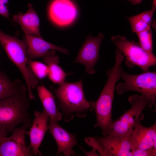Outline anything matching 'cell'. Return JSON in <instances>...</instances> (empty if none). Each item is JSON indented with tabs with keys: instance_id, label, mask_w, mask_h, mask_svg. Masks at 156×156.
Returning a JSON list of instances; mask_svg holds the SVG:
<instances>
[{
	"instance_id": "cb8c5ba5",
	"label": "cell",
	"mask_w": 156,
	"mask_h": 156,
	"mask_svg": "<svg viewBox=\"0 0 156 156\" xmlns=\"http://www.w3.org/2000/svg\"><path fill=\"white\" fill-rule=\"evenodd\" d=\"M9 0H0V15L4 17L9 18V13L8 5Z\"/></svg>"
},
{
	"instance_id": "7c38bea8",
	"label": "cell",
	"mask_w": 156,
	"mask_h": 156,
	"mask_svg": "<svg viewBox=\"0 0 156 156\" xmlns=\"http://www.w3.org/2000/svg\"><path fill=\"white\" fill-rule=\"evenodd\" d=\"M34 118L30 130L27 134L29 135L30 146L34 155H40L39 148L45 133L49 130V116L43 109L42 112L36 111Z\"/></svg>"
},
{
	"instance_id": "603a6c76",
	"label": "cell",
	"mask_w": 156,
	"mask_h": 156,
	"mask_svg": "<svg viewBox=\"0 0 156 156\" xmlns=\"http://www.w3.org/2000/svg\"><path fill=\"white\" fill-rule=\"evenodd\" d=\"M132 156H155L156 149L154 148L146 150H137L131 151Z\"/></svg>"
},
{
	"instance_id": "7402d4cb",
	"label": "cell",
	"mask_w": 156,
	"mask_h": 156,
	"mask_svg": "<svg viewBox=\"0 0 156 156\" xmlns=\"http://www.w3.org/2000/svg\"><path fill=\"white\" fill-rule=\"evenodd\" d=\"M84 140L88 145L97 151L99 155L107 156L103 147L94 137H86L85 138Z\"/></svg>"
},
{
	"instance_id": "44dd1931",
	"label": "cell",
	"mask_w": 156,
	"mask_h": 156,
	"mask_svg": "<svg viewBox=\"0 0 156 156\" xmlns=\"http://www.w3.org/2000/svg\"><path fill=\"white\" fill-rule=\"evenodd\" d=\"M28 65L34 74L38 79H42L48 76V66L40 62L28 60Z\"/></svg>"
},
{
	"instance_id": "484cf974",
	"label": "cell",
	"mask_w": 156,
	"mask_h": 156,
	"mask_svg": "<svg viewBox=\"0 0 156 156\" xmlns=\"http://www.w3.org/2000/svg\"><path fill=\"white\" fill-rule=\"evenodd\" d=\"M8 133L0 128V144L4 139L7 136Z\"/></svg>"
},
{
	"instance_id": "ba28073f",
	"label": "cell",
	"mask_w": 156,
	"mask_h": 156,
	"mask_svg": "<svg viewBox=\"0 0 156 156\" xmlns=\"http://www.w3.org/2000/svg\"><path fill=\"white\" fill-rule=\"evenodd\" d=\"M104 38V35L101 32L95 37L90 34L74 61L84 65L88 74L93 75L95 73V66L99 60L100 47Z\"/></svg>"
},
{
	"instance_id": "6da1fadb",
	"label": "cell",
	"mask_w": 156,
	"mask_h": 156,
	"mask_svg": "<svg viewBox=\"0 0 156 156\" xmlns=\"http://www.w3.org/2000/svg\"><path fill=\"white\" fill-rule=\"evenodd\" d=\"M53 92L57 99V108L66 122L72 120L75 116L84 118L94 109V102L85 98L81 80L75 83L64 81Z\"/></svg>"
},
{
	"instance_id": "d4e9b609",
	"label": "cell",
	"mask_w": 156,
	"mask_h": 156,
	"mask_svg": "<svg viewBox=\"0 0 156 156\" xmlns=\"http://www.w3.org/2000/svg\"><path fill=\"white\" fill-rule=\"evenodd\" d=\"M83 151L84 153L86 156H99V154L96 153V151L94 149L92 148V150L89 152H87L84 151L81 147H79Z\"/></svg>"
},
{
	"instance_id": "8fae6325",
	"label": "cell",
	"mask_w": 156,
	"mask_h": 156,
	"mask_svg": "<svg viewBox=\"0 0 156 156\" xmlns=\"http://www.w3.org/2000/svg\"><path fill=\"white\" fill-rule=\"evenodd\" d=\"M48 128L57 147V154L62 153L65 156H74V147L77 145L76 135L71 133L60 125L58 122L49 118Z\"/></svg>"
},
{
	"instance_id": "3957f363",
	"label": "cell",
	"mask_w": 156,
	"mask_h": 156,
	"mask_svg": "<svg viewBox=\"0 0 156 156\" xmlns=\"http://www.w3.org/2000/svg\"><path fill=\"white\" fill-rule=\"evenodd\" d=\"M26 93L0 100V128L8 133L21 124L31 122Z\"/></svg>"
},
{
	"instance_id": "d6986e66",
	"label": "cell",
	"mask_w": 156,
	"mask_h": 156,
	"mask_svg": "<svg viewBox=\"0 0 156 156\" xmlns=\"http://www.w3.org/2000/svg\"><path fill=\"white\" fill-rule=\"evenodd\" d=\"M155 9L156 7H152L150 10L128 17L132 31L137 34L151 27Z\"/></svg>"
},
{
	"instance_id": "83f0119b",
	"label": "cell",
	"mask_w": 156,
	"mask_h": 156,
	"mask_svg": "<svg viewBox=\"0 0 156 156\" xmlns=\"http://www.w3.org/2000/svg\"><path fill=\"white\" fill-rule=\"evenodd\" d=\"M152 7H156V0H152Z\"/></svg>"
},
{
	"instance_id": "e0dca14e",
	"label": "cell",
	"mask_w": 156,
	"mask_h": 156,
	"mask_svg": "<svg viewBox=\"0 0 156 156\" xmlns=\"http://www.w3.org/2000/svg\"><path fill=\"white\" fill-rule=\"evenodd\" d=\"M39 98L49 118L58 122L62 118L61 113L56 105L55 97L45 86H37L36 87Z\"/></svg>"
},
{
	"instance_id": "f1b7e54d",
	"label": "cell",
	"mask_w": 156,
	"mask_h": 156,
	"mask_svg": "<svg viewBox=\"0 0 156 156\" xmlns=\"http://www.w3.org/2000/svg\"></svg>"
},
{
	"instance_id": "ffe728a7",
	"label": "cell",
	"mask_w": 156,
	"mask_h": 156,
	"mask_svg": "<svg viewBox=\"0 0 156 156\" xmlns=\"http://www.w3.org/2000/svg\"><path fill=\"white\" fill-rule=\"evenodd\" d=\"M139 43L142 48L147 52L153 53L152 33L151 27L137 34Z\"/></svg>"
},
{
	"instance_id": "2e32d148",
	"label": "cell",
	"mask_w": 156,
	"mask_h": 156,
	"mask_svg": "<svg viewBox=\"0 0 156 156\" xmlns=\"http://www.w3.org/2000/svg\"><path fill=\"white\" fill-rule=\"evenodd\" d=\"M27 92V88L19 79L12 80L0 69V100Z\"/></svg>"
},
{
	"instance_id": "4316f807",
	"label": "cell",
	"mask_w": 156,
	"mask_h": 156,
	"mask_svg": "<svg viewBox=\"0 0 156 156\" xmlns=\"http://www.w3.org/2000/svg\"><path fill=\"white\" fill-rule=\"evenodd\" d=\"M131 2L133 5L138 4L140 3L143 0H127Z\"/></svg>"
},
{
	"instance_id": "7a4b0ae2",
	"label": "cell",
	"mask_w": 156,
	"mask_h": 156,
	"mask_svg": "<svg viewBox=\"0 0 156 156\" xmlns=\"http://www.w3.org/2000/svg\"><path fill=\"white\" fill-rule=\"evenodd\" d=\"M121 62L116 60L114 65L107 70L108 78L98 98L94 102V109L96 115L95 128H99L103 136L107 135L113 120L112 109L117 82L121 79L120 70Z\"/></svg>"
},
{
	"instance_id": "30bf717a",
	"label": "cell",
	"mask_w": 156,
	"mask_h": 156,
	"mask_svg": "<svg viewBox=\"0 0 156 156\" xmlns=\"http://www.w3.org/2000/svg\"><path fill=\"white\" fill-rule=\"evenodd\" d=\"M77 13V8L71 0H53L48 7L50 20L58 26H66L72 24Z\"/></svg>"
},
{
	"instance_id": "5bb4252c",
	"label": "cell",
	"mask_w": 156,
	"mask_h": 156,
	"mask_svg": "<svg viewBox=\"0 0 156 156\" xmlns=\"http://www.w3.org/2000/svg\"><path fill=\"white\" fill-rule=\"evenodd\" d=\"M27 45L26 55L28 59L43 57L51 50H56L65 54L68 51L66 49L56 46L43 39L42 38L24 33Z\"/></svg>"
},
{
	"instance_id": "ac0fdd59",
	"label": "cell",
	"mask_w": 156,
	"mask_h": 156,
	"mask_svg": "<svg viewBox=\"0 0 156 156\" xmlns=\"http://www.w3.org/2000/svg\"><path fill=\"white\" fill-rule=\"evenodd\" d=\"M43 58L49 68L48 76L50 79L59 85L64 82L67 74L58 65L59 58L55 54V50H51Z\"/></svg>"
},
{
	"instance_id": "9c48e42d",
	"label": "cell",
	"mask_w": 156,
	"mask_h": 156,
	"mask_svg": "<svg viewBox=\"0 0 156 156\" xmlns=\"http://www.w3.org/2000/svg\"><path fill=\"white\" fill-rule=\"evenodd\" d=\"M144 118L142 113L135 124L130 139L131 151L156 149V123L150 127H144L141 122Z\"/></svg>"
},
{
	"instance_id": "277c9868",
	"label": "cell",
	"mask_w": 156,
	"mask_h": 156,
	"mask_svg": "<svg viewBox=\"0 0 156 156\" xmlns=\"http://www.w3.org/2000/svg\"><path fill=\"white\" fill-rule=\"evenodd\" d=\"M120 78L124 82L116 87L117 93L121 95L130 91L138 92L146 100L147 107H152L156 100V71H148L139 75H132L125 72L121 66L120 68Z\"/></svg>"
},
{
	"instance_id": "9a60e30c",
	"label": "cell",
	"mask_w": 156,
	"mask_h": 156,
	"mask_svg": "<svg viewBox=\"0 0 156 156\" xmlns=\"http://www.w3.org/2000/svg\"><path fill=\"white\" fill-rule=\"evenodd\" d=\"M28 6V9L25 13L23 14L20 13L15 15L13 19L21 26L24 33L42 38L38 16L31 4L29 3Z\"/></svg>"
},
{
	"instance_id": "52a82bcc",
	"label": "cell",
	"mask_w": 156,
	"mask_h": 156,
	"mask_svg": "<svg viewBox=\"0 0 156 156\" xmlns=\"http://www.w3.org/2000/svg\"><path fill=\"white\" fill-rule=\"evenodd\" d=\"M31 122L16 128L9 137L6 136L0 144V156H30L34 155L30 145L27 146L25 135Z\"/></svg>"
},
{
	"instance_id": "8992f818",
	"label": "cell",
	"mask_w": 156,
	"mask_h": 156,
	"mask_svg": "<svg viewBox=\"0 0 156 156\" xmlns=\"http://www.w3.org/2000/svg\"><path fill=\"white\" fill-rule=\"evenodd\" d=\"M128 100L131 105L130 108L117 119L112 121L106 136L131 135L135 124L147 103L142 95H131Z\"/></svg>"
},
{
	"instance_id": "4fadbf2b",
	"label": "cell",
	"mask_w": 156,
	"mask_h": 156,
	"mask_svg": "<svg viewBox=\"0 0 156 156\" xmlns=\"http://www.w3.org/2000/svg\"><path fill=\"white\" fill-rule=\"evenodd\" d=\"M131 136L94 137L102 145L107 156H132Z\"/></svg>"
},
{
	"instance_id": "5b68a950",
	"label": "cell",
	"mask_w": 156,
	"mask_h": 156,
	"mask_svg": "<svg viewBox=\"0 0 156 156\" xmlns=\"http://www.w3.org/2000/svg\"><path fill=\"white\" fill-rule=\"evenodd\" d=\"M113 44L123 55L126 65L130 68L136 66L144 72L149 71V68L156 65V58L153 53L145 51L138 42L130 41L120 35L112 36Z\"/></svg>"
}]
</instances>
